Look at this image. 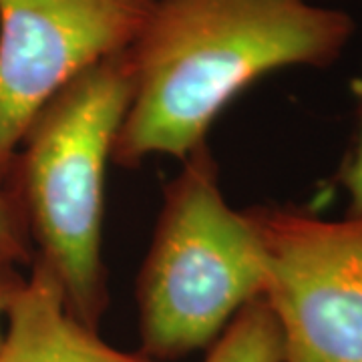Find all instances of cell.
<instances>
[{
	"mask_svg": "<svg viewBox=\"0 0 362 362\" xmlns=\"http://www.w3.org/2000/svg\"><path fill=\"white\" fill-rule=\"evenodd\" d=\"M131 95L129 49L85 69L30 121L6 181L33 256L57 276L69 314L93 330L109 308L105 177Z\"/></svg>",
	"mask_w": 362,
	"mask_h": 362,
	"instance_id": "7a4b0ae2",
	"label": "cell"
},
{
	"mask_svg": "<svg viewBox=\"0 0 362 362\" xmlns=\"http://www.w3.org/2000/svg\"><path fill=\"white\" fill-rule=\"evenodd\" d=\"M284 362H362V216L252 207Z\"/></svg>",
	"mask_w": 362,
	"mask_h": 362,
	"instance_id": "277c9868",
	"label": "cell"
},
{
	"mask_svg": "<svg viewBox=\"0 0 362 362\" xmlns=\"http://www.w3.org/2000/svg\"><path fill=\"white\" fill-rule=\"evenodd\" d=\"M0 362H159L143 352H125L107 344L65 308L63 290L52 270L35 258L30 272L13 298Z\"/></svg>",
	"mask_w": 362,
	"mask_h": 362,
	"instance_id": "8992f818",
	"label": "cell"
},
{
	"mask_svg": "<svg viewBox=\"0 0 362 362\" xmlns=\"http://www.w3.org/2000/svg\"><path fill=\"white\" fill-rule=\"evenodd\" d=\"M338 181L349 197V216H362V119L356 145L340 169Z\"/></svg>",
	"mask_w": 362,
	"mask_h": 362,
	"instance_id": "9c48e42d",
	"label": "cell"
},
{
	"mask_svg": "<svg viewBox=\"0 0 362 362\" xmlns=\"http://www.w3.org/2000/svg\"><path fill=\"white\" fill-rule=\"evenodd\" d=\"M204 362H284L282 332L264 296L238 312Z\"/></svg>",
	"mask_w": 362,
	"mask_h": 362,
	"instance_id": "52a82bcc",
	"label": "cell"
},
{
	"mask_svg": "<svg viewBox=\"0 0 362 362\" xmlns=\"http://www.w3.org/2000/svg\"><path fill=\"white\" fill-rule=\"evenodd\" d=\"M18 262L11 256L0 252V340L4 334V324H6V314L8 306L16 296V292L21 290V286L25 282V274L18 272Z\"/></svg>",
	"mask_w": 362,
	"mask_h": 362,
	"instance_id": "30bf717a",
	"label": "cell"
},
{
	"mask_svg": "<svg viewBox=\"0 0 362 362\" xmlns=\"http://www.w3.org/2000/svg\"><path fill=\"white\" fill-rule=\"evenodd\" d=\"M153 0H0V185L30 121L90 65L127 51Z\"/></svg>",
	"mask_w": 362,
	"mask_h": 362,
	"instance_id": "5b68a950",
	"label": "cell"
},
{
	"mask_svg": "<svg viewBox=\"0 0 362 362\" xmlns=\"http://www.w3.org/2000/svg\"><path fill=\"white\" fill-rule=\"evenodd\" d=\"M181 161L135 284L141 352L159 362L209 349L268 280L258 228L226 202L207 143Z\"/></svg>",
	"mask_w": 362,
	"mask_h": 362,
	"instance_id": "3957f363",
	"label": "cell"
},
{
	"mask_svg": "<svg viewBox=\"0 0 362 362\" xmlns=\"http://www.w3.org/2000/svg\"><path fill=\"white\" fill-rule=\"evenodd\" d=\"M0 252L18 264L33 262V244L21 206L8 185H0Z\"/></svg>",
	"mask_w": 362,
	"mask_h": 362,
	"instance_id": "ba28073f",
	"label": "cell"
},
{
	"mask_svg": "<svg viewBox=\"0 0 362 362\" xmlns=\"http://www.w3.org/2000/svg\"><path fill=\"white\" fill-rule=\"evenodd\" d=\"M349 14L312 0H153L129 47L133 95L113 163L183 159L238 95L274 71L337 63Z\"/></svg>",
	"mask_w": 362,
	"mask_h": 362,
	"instance_id": "6da1fadb",
	"label": "cell"
}]
</instances>
